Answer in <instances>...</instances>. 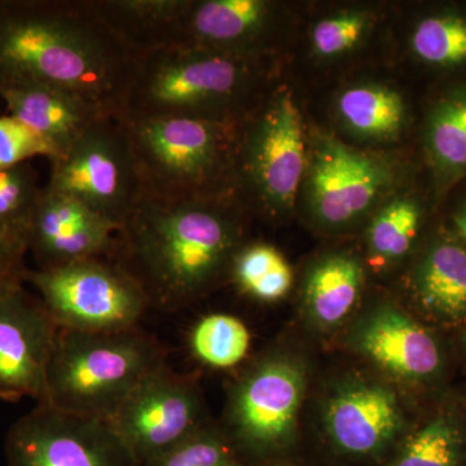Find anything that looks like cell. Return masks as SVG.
Instances as JSON below:
<instances>
[{
    "label": "cell",
    "instance_id": "obj_1",
    "mask_svg": "<svg viewBox=\"0 0 466 466\" xmlns=\"http://www.w3.org/2000/svg\"><path fill=\"white\" fill-rule=\"evenodd\" d=\"M137 63L90 0H0V81L55 86L118 118Z\"/></svg>",
    "mask_w": 466,
    "mask_h": 466
},
{
    "label": "cell",
    "instance_id": "obj_2",
    "mask_svg": "<svg viewBox=\"0 0 466 466\" xmlns=\"http://www.w3.org/2000/svg\"><path fill=\"white\" fill-rule=\"evenodd\" d=\"M225 196L173 200L143 193L119 227L108 258L139 284L149 309L179 311L229 276L242 242Z\"/></svg>",
    "mask_w": 466,
    "mask_h": 466
},
{
    "label": "cell",
    "instance_id": "obj_3",
    "mask_svg": "<svg viewBox=\"0 0 466 466\" xmlns=\"http://www.w3.org/2000/svg\"><path fill=\"white\" fill-rule=\"evenodd\" d=\"M258 79L256 57L164 48L137 58L118 118L182 116L240 125Z\"/></svg>",
    "mask_w": 466,
    "mask_h": 466
},
{
    "label": "cell",
    "instance_id": "obj_4",
    "mask_svg": "<svg viewBox=\"0 0 466 466\" xmlns=\"http://www.w3.org/2000/svg\"><path fill=\"white\" fill-rule=\"evenodd\" d=\"M164 364V346L139 325L112 332L58 327L38 403L110 420L135 388Z\"/></svg>",
    "mask_w": 466,
    "mask_h": 466
},
{
    "label": "cell",
    "instance_id": "obj_5",
    "mask_svg": "<svg viewBox=\"0 0 466 466\" xmlns=\"http://www.w3.org/2000/svg\"><path fill=\"white\" fill-rule=\"evenodd\" d=\"M144 195L217 198L231 188L238 126L182 116L121 119Z\"/></svg>",
    "mask_w": 466,
    "mask_h": 466
},
{
    "label": "cell",
    "instance_id": "obj_6",
    "mask_svg": "<svg viewBox=\"0 0 466 466\" xmlns=\"http://www.w3.org/2000/svg\"><path fill=\"white\" fill-rule=\"evenodd\" d=\"M309 367L288 349L251 360L231 383L220 425L245 465L293 455Z\"/></svg>",
    "mask_w": 466,
    "mask_h": 466
},
{
    "label": "cell",
    "instance_id": "obj_7",
    "mask_svg": "<svg viewBox=\"0 0 466 466\" xmlns=\"http://www.w3.org/2000/svg\"><path fill=\"white\" fill-rule=\"evenodd\" d=\"M413 424L404 390L364 366L337 373L318 404V438L328 466H382Z\"/></svg>",
    "mask_w": 466,
    "mask_h": 466
},
{
    "label": "cell",
    "instance_id": "obj_8",
    "mask_svg": "<svg viewBox=\"0 0 466 466\" xmlns=\"http://www.w3.org/2000/svg\"><path fill=\"white\" fill-rule=\"evenodd\" d=\"M58 327L112 332L137 327L149 309L142 288L115 260L96 257L52 269H25Z\"/></svg>",
    "mask_w": 466,
    "mask_h": 466
},
{
    "label": "cell",
    "instance_id": "obj_9",
    "mask_svg": "<svg viewBox=\"0 0 466 466\" xmlns=\"http://www.w3.org/2000/svg\"><path fill=\"white\" fill-rule=\"evenodd\" d=\"M47 188L75 198L121 227L143 196L142 180L121 122L101 116L51 161Z\"/></svg>",
    "mask_w": 466,
    "mask_h": 466
},
{
    "label": "cell",
    "instance_id": "obj_10",
    "mask_svg": "<svg viewBox=\"0 0 466 466\" xmlns=\"http://www.w3.org/2000/svg\"><path fill=\"white\" fill-rule=\"evenodd\" d=\"M137 466L191 437L210 421L198 375L167 364L150 372L109 420Z\"/></svg>",
    "mask_w": 466,
    "mask_h": 466
},
{
    "label": "cell",
    "instance_id": "obj_11",
    "mask_svg": "<svg viewBox=\"0 0 466 466\" xmlns=\"http://www.w3.org/2000/svg\"><path fill=\"white\" fill-rule=\"evenodd\" d=\"M7 466H137L109 420L36 403L9 428Z\"/></svg>",
    "mask_w": 466,
    "mask_h": 466
},
{
    "label": "cell",
    "instance_id": "obj_12",
    "mask_svg": "<svg viewBox=\"0 0 466 466\" xmlns=\"http://www.w3.org/2000/svg\"><path fill=\"white\" fill-rule=\"evenodd\" d=\"M238 126L235 175L266 208L293 205L306 165L302 118L288 94Z\"/></svg>",
    "mask_w": 466,
    "mask_h": 466
},
{
    "label": "cell",
    "instance_id": "obj_13",
    "mask_svg": "<svg viewBox=\"0 0 466 466\" xmlns=\"http://www.w3.org/2000/svg\"><path fill=\"white\" fill-rule=\"evenodd\" d=\"M345 343L364 366L403 390L431 382L441 370V352L433 334L391 300L359 311L346 328Z\"/></svg>",
    "mask_w": 466,
    "mask_h": 466
},
{
    "label": "cell",
    "instance_id": "obj_14",
    "mask_svg": "<svg viewBox=\"0 0 466 466\" xmlns=\"http://www.w3.org/2000/svg\"><path fill=\"white\" fill-rule=\"evenodd\" d=\"M24 284L23 275L0 281V400L38 403L58 325Z\"/></svg>",
    "mask_w": 466,
    "mask_h": 466
},
{
    "label": "cell",
    "instance_id": "obj_15",
    "mask_svg": "<svg viewBox=\"0 0 466 466\" xmlns=\"http://www.w3.org/2000/svg\"><path fill=\"white\" fill-rule=\"evenodd\" d=\"M391 171L382 159L321 137L309 177L312 213L329 228L351 225L390 186Z\"/></svg>",
    "mask_w": 466,
    "mask_h": 466
},
{
    "label": "cell",
    "instance_id": "obj_16",
    "mask_svg": "<svg viewBox=\"0 0 466 466\" xmlns=\"http://www.w3.org/2000/svg\"><path fill=\"white\" fill-rule=\"evenodd\" d=\"M116 231L118 226L81 202L43 187L27 232L26 249L32 251L38 269L96 257L108 258Z\"/></svg>",
    "mask_w": 466,
    "mask_h": 466
},
{
    "label": "cell",
    "instance_id": "obj_17",
    "mask_svg": "<svg viewBox=\"0 0 466 466\" xmlns=\"http://www.w3.org/2000/svg\"><path fill=\"white\" fill-rule=\"evenodd\" d=\"M269 18L262 0H187L173 47L254 57Z\"/></svg>",
    "mask_w": 466,
    "mask_h": 466
},
{
    "label": "cell",
    "instance_id": "obj_18",
    "mask_svg": "<svg viewBox=\"0 0 466 466\" xmlns=\"http://www.w3.org/2000/svg\"><path fill=\"white\" fill-rule=\"evenodd\" d=\"M0 97L5 100L9 115L45 137L60 156L95 121L110 116L76 95L26 79L0 81Z\"/></svg>",
    "mask_w": 466,
    "mask_h": 466
},
{
    "label": "cell",
    "instance_id": "obj_19",
    "mask_svg": "<svg viewBox=\"0 0 466 466\" xmlns=\"http://www.w3.org/2000/svg\"><path fill=\"white\" fill-rule=\"evenodd\" d=\"M364 268L355 257L329 254L309 267L300 293V315L312 333L330 337L358 314Z\"/></svg>",
    "mask_w": 466,
    "mask_h": 466
},
{
    "label": "cell",
    "instance_id": "obj_20",
    "mask_svg": "<svg viewBox=\"0 0 466 466\" xmlns=\"http://www.w3.org/2000/svg\"><path fill=\"white\" fill-rule=\"evenodd\" d=\"M90 5L139 58L173 47L187 0H90Z\"/></svg>",
    "mask_w": 466,
    "mask_h": 466
},
{
    "label": "cell",
    "instance_id": "obj_21",
    "mask_svg": "<svg viewBox=\"0 0 466 466\" xmlns=\"http://www.w3.org/2000/svg\"><path fill=\"white\" fill-rule=\"evenodd\" d=\"M412 294L435 320L456 323L466 318V249L458 242H434L416 266Z\"/></svg>",
    "mask_w": 466,
    "mask_h": 466
},
{
    "label": "cell",
    "instance_id": "obj_22",
    "mask_svg": "<svg viewBox=\"0 0 466 466\" xmlns=\"http://www.w3.org/2000/svg\"><path fill=\"white\" fill-rule=\"evenodd\" d=\"M337 109L352 133L370 139L398 137L406 121L400 95L382 86H357L343 91Z\"/></svg>",
    "mask_w": 466,
    "mask_h": 466
},
{
    "label": "cell",
    "instance_id": "obj_23",
    "mask_svg": "<svg viewBox=\"0 0 466 466\" xmlns=\"http://www.w3.org/2000/svg\"><path fill=\"white\" fill-rule=\"evenodd\" d=\"M382 466H466V433L455 417L438 413L413 426Z\"/></svg>",
    "mask_w": 466,
    "mask_h": 466
},
{
    "label": "cell",
    "instance_id": "obj_24",
    "mask_svg": "<svg viewBox=\"0 0 466 466\" xmlns=\"http://www.w3.org/2000/svg\"><path fill=\"white\" fill-rule=\"evenodd\" d=\"M229 276L242 293L265 303L283 299L293 284L289 263L280 251L262 242L241 245L233 257Z\"/></svg>",
    "mask_w": 466,
    "mask_h": 466
},
{
    "label": "cell",
    "instance_id": "obj_25",
    "mask_svg": "<svg viewBox=\"0 0 466 466\" xmlns=\"http://www.w3.org/2000/svg\"><path fill=\"white\" fill-rule=\"evenodd\" d=\"M251 348L249 328L240 318L223 312L205 315L193 325L189 349L208 368L227 370L240 366Z\"/></svg>",
    "mask_w": 466,
    "mask_h": 466
},
{
    "label": "cell",
    "instance_id": "obj_26",
    "mask_svg": "<svg viewBox=\"0 0 466 466\" xmlns=\"http://www.w3.org/2000/svg\"><path fill=\"white\" fill-rule=\"evenodd\" d=\"M421 225V208L410 198H395L377 213L367 232L368 257L380 269L395 265L412 248Z\"/></svg>",
    "mask_w": 466,
    "mask_h": 466
},
{
    "label": "cell",
    "instance_id": "obj_27",
    "mask_svg": "<svg viewBox=\"0 0 466 466\" xmlns=\"http://www.w3.org/2000/svg\"><path fill=\"white\" fill-rule=\"evenodd\" d=\"M42 189L30 162L0 170V240L24 253Z\"/></svg>",
    "mask_w": 466,
    "mask_h": 466
},
{
    "label": "cell",
    "instance_id": "obj_28",
    "mask_svg": "<svg viewBox=\"0 0 466 466\" xmlns=\"http://www.w3.org/2000/svg\"><path fill=\"white\" fill-rule=\"evenodd\" d=\"M426 143L441 173L466 170V91L456 92L435 106L429 118Z\"/></svg>",
    "mask_w": 466,
    "mask_h": 466
},
{
    "label": "cell",
    "instance_id": "obj_29",
    "mask_svg": "<svg viewBox=\"0 0 466 466\" xmlns=\"http://www.w3.org/2000/svg\"><path fill=\"white\" fill-rule=\"evenodd\" d=\"M412 48L431 66L466 64V20L451 15L425 18L413 33Z\"/></svg>",
    "mask_w": 466,
    "mask_h": 466
},
{
    "label": "cell",
    "instance_id": "obj_30",
    "mask_svg": "<svg viewBox=\"0 0 466 466\" xmlns=\"http://www.w3.org/2000/svg\"><path fill=\"white\" fill-rule=\"evenodd\" d=\"M144 466H247L219 424L208 421L191 437Z\"/></svg>",
    "mask_w": 466,
    "mask_h": 466
},
{
    "label": "cell",
    "instance_id": "obj_31",
    "mask_svg": "<svg viewBox=\"0 0 466 466\" xmlns=\"http://www.w3.org/2000/svg\"><path fill=\"white\" fill-rule=\"evenodd\" d=\"M38 156L54 161L60 153L16 116H0V170L25 164Z\"/></svg>",
    "mask_w": 466,
    "mask_h": 466
},
{
    "label": "cell",
    "instance_id": "obj_32",
    "mask_svg": "<svg viewBox=\"0 0 466 466\" xmlns=\"http://www.w3.org/2000/svg\"><path fill=\"white\" fill-rule=\"evenodd\" d=\"M368 20L359 12L323 18L312 30V46L319 56L333 57L351 50L363 38Z\"/></svg>",
    "mask_w": 466,
    "mask_h": 466
},
{
    "label": "cell",
    "instance_id": "obj_33",
    "mask_svg": "<svg viewBox=\"0 0 466 466\" xmlns=\"http://www.w3.org/2000/svg\"><path fill=\"white\" fill-rule=\"evenodd\" d=\"M25 254L23 250H18L0 240V281L11 276L24 274L26 269L24 266Z\"/></svg>",
    "mask_w": 466,
    "mask_h": 466
},
{
    "label": "cell",
    "instance_id": "obj_34",
    "mask_svg": "<svg viewBox=\"0 0 466 466\" xmlns=\"http://www.w3.org/2000/svg\"><path fill=\"white\" fill-rule=\"evenodd\" d=\"M247 466H319L308 464V462L300 461L293 458V455L287 456V458L268 460V461L257 462V464H251Z\"/></svg>",
    "mask_w": 466,
    "mask_h": 466
},
{
    "label": "cell",
    "instance_id": "obj_35",
    "mask_svg": "<svg viewBox=\"0 0 466 466\" xmlns=\"http://www.w3.org/2000/svg\"><path fill=\"white\" fill-rule=\"evenodd\" d=\"M455 226L458 228L459 235L466 242V204L459 208L455 216Z\"/></svg>",
    "mask_w": 466,
    "mask_h": 466
},
{
    "label": "cell",
    "instance_id": "obj_36",
    "mask_svg": "<svg viewBox=\"0 0 466 466\" xmlns=\"http://www.w3.org/2000/svg\"><path fill=\"white\" fill-rule=\"evenodd\" d=\"M464 339H465V343H466V333H465V337H464Z\"/></svg>",
    "mask_w": 466,
    "mask_h": 466
}]
</instances>
